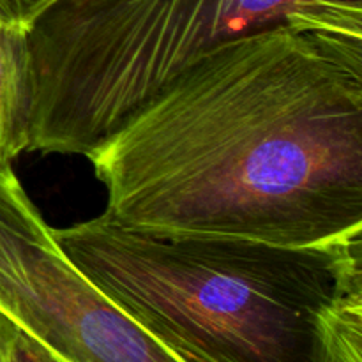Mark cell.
<instances>
[{"label":"cell","instance_id":"1","mask_svg":"<svg viewBox=\"0 0 362 362\" xmlns=\"http://www.w3.org/2000/svg\"><path fill=\"white\" fill-rule=\"evenodd\" d=\"M85 158L103 216L138 232L279 246L362 233V37L281 27L226 42Z\"/></svg>","mask_w":362,"mask_h":362},{"label":"cell","instance_id":"2","mask_svg":"<svg viewBox=\"0 0 362 362\" xmlns=\"http://www.w3.org/2000/svg\"><path fill=\"white\" fill-rule=\"evenodd\" d=\"M53 237L95 288L184 362H324L325 317L362 288V233L279 246L138 232L101 214Z\"/></svg>","mask_w":362,"mask_h":362},{"label":"cell","instance_id":"3","mask_svg":"<svg viewBox=\"0 0 362 362\" xmlns=\"http://www.w3.org/2000/svg\"><path fill=\"white\" fill-rule=\"evenodd\" d=\"M32 95L28 30L0 25V168L28 151Z\"/></svg>","mask_w":362,"mask_h":362},{"label":"cell","instance_id":"4","mask_svg":"<svg viewBox=\"0 0 362 362\" xmlns=\"http://www.w3.org/2000/svg\"><path fill=\"white\" fill-rule=\"evenodd\" d=\"M324 362H362V288L346 292L324 320Z\"/></svg>","mask_w":362,"mask_h":362},{"label":"cell","instance_id":"5","mask_svg":"<svg viewBox=\"0 0 362 362\" xmlns=\"http://www.w3.org/2000/svg\"><path fill=\"white\" fill-rule=\"evenodd\" d=\"M60 0H0V25L32 30Z\"/></svg>","mask_w":362,"mask_h":362},{"label":"cell","instance_id":"6","mask_svg":"<svg viewBox=\"0 0 362 362\" xmlns=\"http://www.w3.org/2000/svg\"><path fill=\"white\" fill-rule=\"evenodd\" d=\"M9 362H62L57 359L48 349L35 341L32 336L18 327V334L11 346Z\"/></svg>","mask_w":362,"mask_h":362},{"label":"cell","instance_id":"7","mask_svg":"<svg viewBox=\"0 0 362 362\" xmlns=\"http://www.w3.org/2000/svg\"><path fill=\"white\" fill-rule=\"evenodd\" d=\"M18 334V325L0 310V362H9L11 346Z\"/></svg>","mask_w":362,"mask_h":362}]
</instances>
